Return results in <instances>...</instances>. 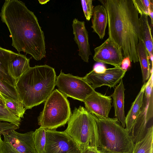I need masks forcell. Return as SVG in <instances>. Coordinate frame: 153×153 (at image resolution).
I'll return each mask as SVG.
<instances>
[{
    "label": "cell",
    "instance_id": "6da1fadb",
    "mask_svg": "<svg viewBox=\"0 0 153 153\" xmlns=\"http://www.w3.org/2000/svg\"><path fill=\"white\" fill-rule=\"evenodd\" d=\"M0 16L10 33L12 45L18 53L29 54L37 61L45 57L44 33L36 17L24 2L18 0L5 1Z\"/></svg>",
    "mask_w": 153,
    "mask_h": 153
},
{
    "label": "cell",
    "instance_id": "7a4b0ae2",
    "mask_svg": "<svg viewBox=\"0 0 153 153\" xmlns=\"http://www.w3.org/2000/svg\"><path fill=\"white\" fill-rule=\"evenodd\" d=\"M101 1L107 13L108 38L121 48L124 57L134 63L138 62L139 13L133 0Z\"/></svg>",
    "mask_w": 153,
    "mask_h": 153
},
{
    "label": "cell",
    "instance_id": "3957f363",
    "mask_svg": "<svg viewBox=\"0 0 153 153\" xmlns=\"http://www.w3.org/2000/svg\"><path fill=\"white\" fill-rule=\"evenodd\" d=\"M54 68L45 65L30 67L16 81L15 88L26 110L44 102L54 90Z\"/></svg>",
    "mask_w": 153,
    "mask_h": 153
},
{
    "label": "cell",
    "instance_id": "277c9868",
    "mask_svg": "<svg viewBox=\"0 0 153 153\" xmlns=\"http://www.w3.org/2000/svg\"><path fill=\"white\" fill-rule=\"evenodd\" d=\"M96 117L100 150L104 153H132L134 143L131 136L116 118Z\"/></svg>",
    "mask_w": 153,
    "mask_h": 153
},
{
    "label": "cell",
    "instance_id": "5b68a950",
    "mask_svg": "<svg viewBox=\"0 0 153 153\" xmlns=\"http://www.w3.org/2000/svg\"><path fill=\"white\" fill-rule=\"evenodd\" d=\"M64 131L78 146L80 150L84 147L98 148L100 141L96 117L83 107L75 108Z\"/></svg>",
    "mask_w": 153,
    "mask_h": 153
},
{
    "label": "cell",
    "instance_id": "8992f818",
    "mask_svg": "<svg viewBox=\"0 0 153 153\" xmlns=\"http://www.w3.org/2000/svg\"><path fill=\"white\" fill-rule=\"evenodd\" d=\"M71 114L67 97L56 89L45 102L43 109L38 117V124L46 129H56L64 126Z\"/></svg>",
    "mask_w": 153,
    "mask_h": 153
},
{
    "label": "cell",
    "instance_id": "52a82bcc",
    "mask_svg": "<svg viewBox=\"0 0 153 153\" xmlns=\"http://www.w3.org/2000/svg\"><path fill=\"white\" fill-rule=\"evenodd\" d=\"M153 72L146 83L143 102L140 113L131 130V135L134 143L142 139L147 131V125L153 117Z\"/></svg>",
    "mask_w": 153,
    "mask_h": 153
},
{
    "label": "cell",
    "instance_id": "ba28073f",
    "mask_svg": "<svg viewBox=\"0 0 153 153\" xmlns=\"http://www.w3.org/2000/svg\"><path fill=\"white\" fill-rule=\"evenodd\" d=\"M56 85L59 91L66 97L83 102L95 91L82 77L70 74H65L62 70L59 75L56 76Z\"/></svg>",
    "mask_w": 153,
    "mask_h": 153
},
{
    "label": "cell",
    "instance_id": "9c48e42d",
    "mask_svg": "<svg viewBox=\"0 0 153 153\" xmlns=\"http://www.w3.org/2000/svg\"><path fill=\"white\" fill-rule=\"evenodd\" d=\"M34 131L24 133L16 130L3 135L2 153H37L34 145Z\"/></svg>",
    "mask_w": 153,
    "mask_h": 153
},
{
    "label": "cell",
    "instance_id": "30bf717a",
    "mask_svg": "<svg viewBox=\"0 0 153 153\" xmlns=\"http://www.w3.org/2000/svg\"><path fill=\"white\" fill-rule=\"evenodd\" d=\"M46 143L44 153H80L79 148L64 131L46 129Z\"/></svg>",
    "mask_w": 153,
    "mask_h": 153
},
{
    "label": "cell",
    "instance_id": "8fae6325",
    "mask_svg": "<svg viewBox=\"0 0 153 153\" xmlns=\"http://www.w3.org/2000/svg\"><path fill=\"white\" fill-rule=\"evenodd\" d=\"M94 51L93 59L95 61L114 67H120L123 59L121 48L108 37Z\"/></svg>",
    "mask_w": 153,
    "mask_h": 153
},
{
    "label": "cell",
    "instance_id": "7c38bea8",
    "mask_svg": "<svg viewBox=\"0 0 153 153\" xmlns=\"http://www.w3.org/2000/svg\"><path fill=\"white\" fill-rule=\"evenodd\" d=\"M126 72L120 67L106 69L102 73L97 74L92 70L83 79L95 89L102 86L113 88L124 76Z\"/></svg>",
    "mask_w": 153,
    "mask_h": 153
},
{
    "label": "cell",
    "instance_id": "4fadbf2b",
    "mask_svg": "<svg viewBox=\"0 0 153 153\" xmlns=\"http://www.w3.org/2000/svg\"><path fill=\"white\" fill-rule=\"evenodd\" d=\"M85 108L90 113L99 118H107L112 107L111 96L103 95L96 91L85 100Z\"/></svg>",
    "mask_w": 153,
    "mask_h": 153
},
{
    "label": "cell",
    "instance_id": "5bb4252c",
    "mask_svg": "<svg viewBox=\"0 0 153 153\" xmlns=\"http://www.w3.org/2000/svg\"><path fill=\"white\" fill-rule=\"evenodd\" d=\"M74 39L79 49L78 54L82 59L86 62H89V57L91 55L89 42L88 33L84 21L75 18L72 24Z\"/></svg>",
    "mask_w": 153,
    "mask_h": 153
},
{
    "label": "cell",
    "instance_id": "9a60e30c",
    "mask_svg": "<svg viewBox=\"0 0 153 153\" xmlns=\"http://www.w3.org/2000/svg\"><path fill=\"white\" fill-rule=\"evenodd\" d=\"M125 90L123 80L122 79L111 96L113 99L115 118L121 123V126L124 128L126 127L124 110Z\"/></svg>",
    "mask_w": 153,
    "mask_h": 153
},
{
    "label": "cell",
    "instance_id": "2e32d148",
    "mask_svg": "<svg viewBox=\"0 0 153 153\" xmlns=\"http://www.w3.org/2000/svg\"><path fill=\"white\" fill-rule=\"evenodd\" d=\"M92 16L91 27L93 32L97 34L100 39H102L108 24L107 13L105 7L101 5L95 6Z\"/></svg>",
    "mask_w": 153,
    "mask_h": 153
},
{
    "label": "cell",
    "instance_id": "e0dca14e",
    "mask_svg": "<svg viewBox=\"0 0 153 153\" xmlns=\"http://www.w3.org/2000/svg\"><path fill=\"white\" fill-rule=\"evenodd\" d=\"M30 59L20 53L14 52L8 67L10 76L16 80L30 67Z\"/></svg>",
    "mask_w": 153,
    "mask_h": 153
},
{
    "label": "cell",
    "instance_id": "ac0fdd59",
    "mask_svg": "<svg viewBox=\"0 0 153 153\" xmlns=\"http://www.w3.org/2000/svg\"><path fill=\"white\" fill-rule=\"evenodd\" d=\"M146 83L144 84L136 97L134 101L132 103L131 108L125 117V128L130 134L137 117L139 115L142 106Z\"/></svg>",
    "mask_w": 153,
    "mask_h": 153
},
{
    "label": "cell",
    "instance_id": "d6986e66",
    "mask_svg": "<svg viewBox=\"0 0 153 153\" xmlns=\"http://www.w3.org/2000/svg\"><path fill=\"white\" fill-rule=\"evenodd\" d=\"M14 52L0 46V79L15 87L16 80L10 76L8 71Z\"/></svg>",
    "mask_w": 153,
    "mask_h": 153
},
{
    "label": "cell",
    "instance_id": "ffe728a7",
    "mask_svg": "<svg viewBox=\"0 0 153 153\" xmlns=\"http://www.w3.org/2000/svg\"><path fill=\"white\" fill-rule=\"evenodd\" d=\"M140 15L139 24L140 37L145 45L150 59L153 57V39L151 29L149 24L148 15L144 14Z\"/></svg>",
    "mask_w": 153,
    "mask_h": 153
},
{
    "label": "cell",
    "instance_id": "44dd1931",
    "mask_svg": "<svg viewBox=\"0 0 153 153\" xmlns=\"http://www.w3.org/2000/svg\"><path fill=\"white\" fill-rule=\"evenodd\" d=\"M137 55L141 68L143 83H146L150 74V64L149 54L145 45L141 40L139 41L137 50Z\"/></svg>",
    "mask_w": 153,
    "mask_h": 153
},
{
    "label": "cell",
    "instance_id": "7402d4cb",
    "mask_svg": "<svg viewBox=\"0 0 153 153\" xmlns=\"http://www.w3.org/2000/svg\"><path fill=\"white\" fill-rule=\"evenodd\" d=\"M153 126L147 129L144 137L135 143L132 153H153Z\"/></svg>",
    "mask_w": 153,
    "mask_h": 153
},
{
    "label": "cell",
    "instance_id": "603a6c76",
    "mask_svg": "<svg viewBox=\"0 0 153 153\" xmlns=\"http://www.w3.org/2000/svg\"><path fill=\"white\" fill-rule=\"evenodd\" d=\"M46 140V129L40 126L34 133V145L37 153H44Z\"/></svg>",
    "mask_w": 153,
    "mask_h": 153
},
{
    "label": "cell",
    "instance_id": "cb8c5ba5",
    "mask_svg": "<svg viewBox=\"0 0 153 153\" xmlns=\"http://www.w3.org/2000/svg\"><path fill=\"white\" fill-rule=\"evenodd\" d=\"M4 100L6 108L17 117L24 118L26 109L20 101L11 99H7Z\"/></svg>",
    "mask_w": 153,
    "mask_h": 153
},
{
    "label": "cell",
    "instance_id": "d4e9b609",
    "mask_svg": "<svg viewBox=\"0 0 153 153\" xmlns=\"http://www.w3.org/2000/svg\"><path fill=\"white\" fill-rule=\"evenodd\" d=\"M0 95L4 100L11 99L20 101L18 94L15 87L1 79Z\"/></svg>",
    "mask_w": 153,
    "mask_h": 153
},
{
    "label": "cell",
    "instance_id": "484cf974",
    "mask_svg": "<svg viewBox=\"0 0 153 153\" xmlns=\"http://www.w3.org/2000/svg\"><path fill=\"white\" fill-rule=\"evenodd\" d=\"M0 121L7 122L19 127L21 119L16 117L5 106L0 105Z\"/></svg>",
    "mask_w": 153,
    "mask_h": 153
},
{
    "label": "cell",
    "instance_id": "4316f807",
    "mask_svg": "<svg viewBox=\"0 0 153 153\" xmlns=\"http://www.w3.org/2000/svg\"><path fill=\"white\" fill-rule=\"evenodd\" d=\"M133 3L140 14H148L151 5L153 4V0H133Z\"/></svg>",
    "mask_w": 153,
    "mask_h": 153
},
{
    "label": "cell",
    "instance_id": "83f0119b",
    "mask_svg": "<svg viewBox=\"0 0 153 153\" xmlns=\"http://www.w3.org/2000/svg\"><path fill=\"white\" fill-rule=\"evenodd\" d=\"M81 5L85 16L89 21L92 16L94 7L92 0H82Z\"/></svg>",
    "mask_w": 153,
    "mask_h": 153
},
{
    "label": "cell",
    "instance_id": "f1b7e54d",
    "mask_svg": "<svg viewBox=\"0 0 153 153\" xmlns=\"http://www.w3.org/2000/svg\"><path fill=\"white\" fill-rule=\"evenodd\" d=\"M19 127L11 123L0 121V135H4L16 130Z\"/></svg>",
    "mask_w": 153,
    "mask_h": 153
},
{
    "label": "cell",
    "instance_id": "f546056e",
    "mask_svg": "<svg viewBox=\"0 0 153 153\" xmlns=\"http://www.w3.org/2000/svg\"><path fill=\"white\" fill-rule=\"evenodd\" d=\"M80 153H104L97 147L87 146L80 150Z\"/></svg>",
    "mask_w": 153,
    "mask_h": 153
},
{
    "label": "cell",
    "instance_id": "4dcf8cb0",
    "mask_svg": "<svg viewBox=\"0 0 153 153\" xmlns=\"http://www.w3.org/2000/svg\"><path fill=\"white\" fill-rule=\"evenodd\" d=\"M106 69L104 64L97 62L94 65L92 70L96 73L101 74L104 73Z\"/></svg>",
    "mask_w": 153,
    "mask_h": 153
},
{
    "label": "cell",
    "instance_id": "1f68e13d",
    "mask_svg": "<svg viewBox=\"0 0 153 153\" xmlns=\"http://www.w3.org/2000/svg\"><path fill=\"white\" fill-rule=\"evenodd\" d=\"M131 66V61L128 57H124L121 62L120 67L124 71L126 72Z\"/></svg>",
    "mask_w": 153,
    "mask_h": 153
},
{
    "label": "cell",
    "instance_id": "d6a6232c",
    "mask_svg": "<svg viewBox=\"0 0 153 153\" xmlns=\"http://www.w3.org/2000/svg\"><path fill=\"white\" fill-rule=\"evenodd\" d=\"M148 16L150 17L151 19V24L153 25V4H152L149 8V11Z\"/></svg>",
    "mask_w": 153,
    "mask_h": 153
},
{
    "label": "cell",
    "instance_id": "836d02e7",
    "mask_svg": "<svg viewBox=\"0 0 153 153\" xmlns=\"http://www.w3.org/2000/svg\"><path fill=\"white\" fill-rule=\"evenodd\" d=\"M4 99L0 95V105L5 106Z\"/></svg>",
    "mask_w": 153,
    "mask_h": 153
},
{
    "label": "cell",
    "instance_id": "e575fe53",
    "mask_svg": "<svg viewBox=\"0 0 153 153\" xmlns=\"http://www.w3.org/2000/svg\"><path fill=\"white\" fill-rule=\"evenodd\" d=\"M1 135H0V153H2V139Z\"/></svg>",
    "mask_w": 153,
    "mask_h": 153
}]
</instances>
